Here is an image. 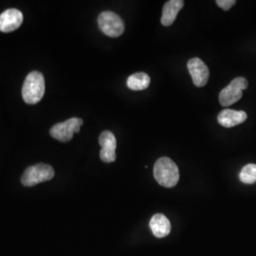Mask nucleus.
Masks as SVG:
<instances>
[{"mask_svg": "<svg viewBox=\"0 0 256 256\" xmlns=\"http://www.w3.org/2000/svg\"><path fill=\"white\" fill-rule=\"evenodd\" d=\"M154 176L160 185L172 188L180 180L178 167L171 158L167 156L160 158L154 166Z\"/></svg>", "mask_w": 256, "mask_h": 256, "instance_id": "f257e3e1", "label": "nucleus"}, {"mask_svg": "<svg viewBox=\"0 0 256 256\" xmlns=\"http://www.w3.org/2000/svg\"><path fill=\"white\" fill-rule=\"evenodd\" d=\"M45 94V78L39 72L28 74L22 88V97L26 104H34L42 100Z\"/></svg>", "mask_w": 256, "mask_h": 256, "instance_id": "f03ea898", "label": "nucleus"}, {"mask_svg": "<svg viewBox=\"0 0 256 256\" xmlns=\"http://www.w3.org/2000/svg\"><path fill=\"white\" fill-rule=\"evenodd\" d=\"M54 170L50 165L38 164L28 167L21 178V182L26 187H32L39 183L52 180Z\"/></svg>", "mask_w": 256, "mask_h": 256, "instance_id": "7ed1b4c3", "label": "nucleus"}, {"mask_svg": "<svg viewBox=\"0 0 256 256\" xmlns=\"http://www.w3.org/2000/svg\"><path fill=\"white\" fill-rule=\"evenodd\" d=\"M248 80L244 77H238L230 82L220 93V102L222 106H230L239 101L243 96V90H247Z\"/></svg>", "mask_w": 256, "mask_h": 256, "instance_id": "20e7f679", "label": "nucleus"}, {"mask_svg": "<svg viewBox=\"0 0 256 256\" xmlns=\"http://www.w3.org/2000/svg\"><path fill=\"white\" fill-rule=\"evenodd\" d=\"M98 25L102 32L110 37H119L124 32L122 19L113 12H102L98 18Z\"/></svg>", "mask_w": 256, "mask_h": 256, "instance_id": "39448f33", "label": "nucleus"}, {"mask_svg": "<svg viewBox=\"0 0 256 256\" xmlns=\"http://www.w3.org/2000/svg\"><path fill=\"white\" fill-rule=\"evenodd\" d=\"M84 124L80 118H70L63 122L56 124L50 130V134L56 140L66 142L74 138V133H78Z\"/></svg>", "mask_w": 256, "mask_h": 256, "instance_id": "423d86ee", "label": "nucleus"}, {"mask_svg": "<svg viewBox=\"0 0 256 256\" xmlns=\"http://www.w3.org/2000/svg\"><path fill=\"white\" fill-rule=\"evenodd\" d=\"M187 68L189 74L192 76V82L196 86L202 88L206 86L209 80L210 72L208 66L200 58H192L188 61Z\"/></svg>", "mask_w": 256, "mask_h": 256, "instance_id": "0eeeda50", "label": "nucleus"}, {"mask_svg": "<svg viewBox=\"0 0 256 256\" xmlns=\"http://www.w3.org/2000/svg\"><path fill=\"white\" fill-rule=\"evenodd\" d=\"M99 144L102 146L100 158L104 162H113L116 160L117 140L114 134L110 131L102 132L99 137Z\"/></svg>", "mask_w": 256, "mask_h": 256, "instance_id": "6e6552de", "label": "nucleus"}, {"mask_svg": "<svg viewBox=\"0 0 256 256\" xmlns=\"http://www.w3.org/2000/svg\"><path fill=\"white\" fill-rule=\"evenodd\" d=\"M23 23V14L16 9L4 10L0 14V32H10L18 30Z\"/></svg>", "mask_w": 256, "mask_h": 256, "instance_id": "1a4fd4ad", "label": "nucleus"}, {"mask_svg": "<svg viewBox=\"0 0 256 256\" xmlns=\"http://www.w3.org/2000/svg\"><path fill=\"white\" fill-rule=\"evenodd\" d=\"M247 118V113L245 111L224 110L218 114V120L221 126L230 128L244 122Z\"/></svg>", "mask_w": 256, "mask_h": 256, "instance_id": "9d476101", "label": "nucleus"}, {"mask_svg": "<svg viewBox=\"0 0 256 256\" xmlns=\"http://www.w3.org/2000/svg\"><path fill=\"white\" fill-rule=\"evenodd\" d=\"M184 6V1L182 0H170L167 1L162 9V24L168 27L171 26L176 18L178 14L182 9Z\"/></svg>", "mask_w": 256, "mask_h": 256, "instance_id": "9b49d317", "label": "nucleus"}, {"mask_svg": "<svg viewBox=\"0 0 256 256\" xmlns=\"http://www.w3.org/2000/svg\"><path fill=\"white\" fill-rule=\"evenodd\" d=\"M149 226L153 234L158 238L167 236L171 230L170 221L162 214H156L153 216L150 220Z\"/></svg>", "mask_w": 256, "mask_h": 256, "instance_id": "f8f14e48", "label": "nucleus"}, {"mask_svg": "<svg viewBox=\"0 0 256 256\" xmlns=\"http://www.w3.org/2000/svg\"><path fill=\"white\" fill-rule=\"evenodd\" d=\"M126 84L128 88L131 90H146L150 84V77L144 72H137L128 77Z\"/></svg>", "mask_w": 256, "mask_h": 256, "instance_id": "ddd939ff", "label": "nucleus"}, {"mask_svg": "<svg viewBox=\"0 0 256 256\" xmlns=\"http://www.w3.org/2000/svg\"><path fill=\"white\" fill-rule=\"evenodd\" d=\"M240 180L245 184H254L256 182V164H250L244 166L239 174Z\"/></svg>", "mask_w": 256, "mask_h": 256, "instance_id": "4468645a", "label": "nucleus"}, {"mask_svg": "<svg viewBox=\"0 0 256 256\" xmlns=\"http://www.w3.org/2000/svg\"><path fill=\"white\" fill-rule=\"evenodd\" d=\"M216 3L218 4V6L220 7L221 9L224 10H228L230 9L236 2V0H216Z\"/></svg>", "mask_w": 256, "mask_h": 256, "instance_id": "2eb2a0df", "label": "nucleus"}]
</instances>
